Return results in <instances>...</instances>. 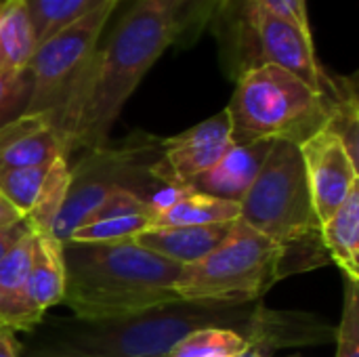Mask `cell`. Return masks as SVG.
<instances>
[{
  "label": "cell",
  "mask_w": 359,
  "mask_h": 357,
  "mask_svg": "<svg viewBox=\"0 0 359 357\" xmlns=\"http://www.w3.org/2000/svg\"><path fill=\"white\" fill-rule=\"evenodd\" d=\"M65 297V261L63 244L50 234H34L29 271L23 284L25 305L40 318L44 311L63 303Z\"/></svg>",
  "instance_id": "cell-15"
},
{
  "label": "cell",
  "mask_w": 359,
  "mask_h": 357,
  "mask_svg": "<svg viewBox=\"0 0 359 357\" xmlns=\"http://www.w3.org/2000/svg\"><path fill=\"white\" fill-rule=\"evenodd\" d=\"M322 244L347 280L359 282V185L343 206L320 225Z\"/></svg>",
  "instance_id": "cell-17"
},
{
  "label": "cell",
  "mask_w": 359,
  "mask_h": 357,
  "mask_svg": "<svg viewBox=\"0 0 359 357\" xmlns=\"http://www.w3.org/2000/svg\"><path fill=\"white\" fill-rule=\"evenodd\" d=\"M255 357H267V356H265L263 351H259V353H257V356H255Z\"/></svg>",
  "instance_id": "cell-33"
},
{
  "label": "cell",
  "mask_w": 359,
  "mask_h": 357,
  "mask_svg": "<svg viewBox=\"0 0 359 357\" xmlns=\"http://www.w3.org/2000/svg\"><path fill=\"white\" fill-rule=\"evenodd\" d=\"M27 4L38 44L50 34L86 15L103 0H23Z\"/></svg>",
  "instance_id": "cell-21"
},
{
  "label": "cell",
  "mask_w": 359,
  "mask_h": 357,
  "mask_svg": "<svg viewBox=\"0 0 359 357\" xmlns=\"http://www.w3.org/2000/svg\"><path fill=\"white\" fill-rule=\"evenodd\" d=\"M160 141L151 135H133L120 147H101L86 151V156L72 166V185L65 204L53 225L50 236L65 244L76 227L101 204L105 196L130 185L154 181L151 166L160 156Z\"/></svg>",
  "instance_id": "cell-9"
},
{
  "label": "cell",
  "mask_w": 359,
  "mask_h": 357,
  "mask_svg": "<svg viewBox=\"0 0 359 357\" xmlns=\"http://www.w3.org/2000/svg\"><path fill=\"white\" fill-rule=\"evenodd\" d=\"M32 231V227H29V223L25 221V217L23 219H19V221H15V223H11V225H6V227H0V261L6 257V252L25 236V234H29Z\"/></svg>",
  "instance_id": "cell-29"
},
{
  "label": "cell",
  "mask_w": 359,
  "mask_h": 357,
  "mask_svg": "<svg viewBox=\"0 0 359 357\" xmlns=\"http://www.w3.org/2000/svg\"><path fill=\"white\" fill-rule=\"evenodd\" d=\"M311 202L320 225L328 221L359 185V166L349 158L341 139L320 130L301 145Z\"/></svg>",
  "instance_id": "cell-11"
},
{
  "label": "cell",
  "mask_w": 359,
  "mask_h": 357,
  "mask_svg": "<svg viewBox=\"0 0 359 357\" xmlns=\"http://www.w3.org/2000/svg\"><path fill=\"white\" fill-rule=\"evenodd\" d=\"M46 168L48 166L0 170V196L25 217L34 206V200L46 175Z\"/></svg>",
  "instance_id": "cell-23"
},
{
  "label": "cell",
  "mask_w": 359,
  "mask_h": 357,
  "mask_svg": "<svg viewBox=\"0 0 359 357\" xmlns=\"http://www.w3.org/2000/svg\"><path fill=\"white\" fill-rule=\"evenodd\" d=\"M156 210H158L156 202H151V200H147L135 191H128V189H116L101 200V204L84 219V223L118 219V217H139V215L154 217Z\"/></svg>",
  "instance_id": "cell-25"
},
{
  "label": "cell",
  "mask_w": 359,
  "mask_h": 357,
  "mask_svg": "<svg viewBox=\"0 0 359 357\" xmlns=\"http://www.w3.org/2000/svg\"><path fill=\"white\" fill-rule=\"evenodd\" d=\"M179 0H135L97 46L86 76L55 120L67 156L107 145L109 133L143 76L172 46Z\"/></svg>",
  "instance_id": "cell-2"
},
{
  "label": "cell",
  "mask_w": 359,
  "mask_h": 357,
  "mask_svg": "<svg viewBox=\"0 0 359 357\" xmlns=\"http://www.w3.org/2000/svg\"><path fill=\"white\" fill-rule=\"evenodd\" d=\"M202 328L236 330L263 351L322 345L337 328L305 311H273L255 303L175 301L116 320H42L19 341V357H166Z\"/></svg>",
  "instance_id": "cell-1"
},
{
  "label": "cell",
  "mask_w": 359,
  "mask_h": 357,
  "mask_svg": "<svg viewBox=\"0 0 359 357\" xmlns=\"http://www.w3.org/2000/svg\"><path fill=\"white\" fill-rule=\"evenodd\" d=\"M240 221L286 250L290 269L294 250H326L313 210L301 147L278 139L240 202Z\"/></svg>",
  "instance_id": "cell-6"
},
{
  "label": "cell",
  "mask_w": 359,
  "mask_h": 357,
  "mask_svg": "<svg viewBox=\"0 0 359 357\" xmlns=\"http://www.w3.org/2000/svg\"><path fill=\"white\" fill-rule=\"evenodd\" d=\"M231 145V122L223 109L185 133L162 139L160 156L149 173L166 189L183 191L194 179L215 168Z\"/></svg>",
  "instance_id": "cell-10"
},
{
  "label": "cell",
  "mask_w": 359,
  "mask_h": 357,
  "mask_svg": "<svg viewBox=\"0 0 359 357\" xmlns=\"http://www.w3.org/2000/svg\"><path fill=\"white\" fill-rule=\"evenodd\" d=\"M38 46L34 23L23 0L0 2V72H25Z\"/></svg>",
  "instance_id": "cell-18"
},
{
  "label": "cell",
  "mask_w": 359,
  "mask_h": 357,
  "mask_svg": "<svg viewBox=\"0 0 359 357\" xmlns=\"http://www.w3.org/2000/svg\"><path fill=\"white\" fill-rule=\"evenodd\" d=\"M240 219V204L202 196L196 191H175L151 217V227H198L233 223Z\"/></svg>",
  "instance_id": "cell-16"
},
{
  "label": "cell",
  "mask_w": 359,
  "mask_h": 357,
  "mask_svg": "<svg viewBox=\"0 0 359 357\" xmlns=\"http://www.w3.org/2000/svg\"><path fill=\"white\" fill-rule=\"evenodd\" d=\"M250 349L261 347L236 330L202 328L181 339L166 357H242Z\"/></svg>",
  "instance_id": "cell-20"
},
{
  "label": "cell",
  "mask_w": 359,
  "mask_h": 357,
  "mask_svg": "<svg viewBox=\"0 0 359 357\" xmlns=\"http://www.w3.org/2000/svg\"><path fill=\"white\" fill-rule=\"evenodd\" d=\"M0 357H19V339L6 326H0Z\"/></svg>",
  "instance_id": "cell-30"
},
{
  "label": "cell",
  "mask_w": 359,
  "mask_h": 357,
  "mask_svg": "<svg viewBox=\"0 0 359 357\" xmlns=\"http://www.w3.org/2000/svg\"><path fill=\"white\" fill-rule=\"evenodd\" d=\"M206 29L215 36L221 67L231 80L263 65H278L330 101L343 90L345 76H332L320 65L313 36L303 34L261 0H221Z\"/></svg>",
  "instance_id": "cell-4"
},
{
  "label": "cell",
  "mask_w": 359,
  "mask_h": 357,
  "mask_svg": "<svg viewBox=\"0 0 359 357\" xmlns=\"http://www.w3.org/2000/svg\"><path fill=\"white\" fill-rule=\"evenodd\" d=\"M122 0H103L86 15L42 40L27 65L32 93L25 114H44L50 124L82 82L101 42L107 19Z\"/></svg>",
  "instance_id": "cell-8"
},
{
  "label": "cell",
  "mask_w": 359,
  "mask_h": 357,
  "mask_svg": "<svg viewBox=\"0 0 359 357\" xmlns=\"http://www.w3.org/2000/svg\"><path fill=\"white\" fill-rule=\"evenodd\" d=\"M259 351H261V349H250L248 353H244V356H242V357H255V356H257V353H259ZM263 353H265V351H263Z\"/></svg>",
  "instance_id": "cell-32"
},
{
  "label": "cell",
  "mask_w": 359,
  "mask_h": 357,
  "mask_svg": "<svg viewBox=\"0 0 359 357\" xmlns=\"http://www.w3.org/2000/svg\"><path fill=\"white\" fill-rule=\"evenodd\" d=\"M233 223L198 227H147L133 242L154 255L187 267L210 255L229 236Z\"/></svg>",
  "instance_id": "cell-14"
},
{
  "label": "cell",
  "mask_w": 359,
  "mask_h": 357,
  "mask_svg": "<svg viewBox=\"0 0 359 357\" xmlns=\"http://www.w3.org/2000/svg\"><path fill=\"white\" fill-rule=\"evenodd\" d=\"M63 303L78 320H116L183 301L175 284L183 265L154 255L133 240L63 244Z\"/></svg>",
  "instance_id": "cell-3"
},
{
  "label": "cell",
  "mask_w": 359,
  "mask_h": 357,
  "mask_svg": "<svg viewBox=\"0 0 359 357\" xmlns=\"http://www.w3.org/2000/svg\"><path fill=\"white\" fill-rule=\"evenodd\" d=\"M273 141H252L231 145L229 151L217 162L215 168L200 175L187 185V191L227 200L240 204L255 183Z\"/></svg>",
  "instance_id": "cell-13"
},
{
  "label": "cell",
  "mask_w": 359,
  "mask_h": 357,
  "mask_svg": "<svg viewBox=\"0 0 359 357\" xmlns=\"http://www.w3.org/2000/svg\"><path fill=\"white\" fill-rule=\"evenodd\" d=\"M269 11L282 15L284 19L292 21L303 34L311 36V25H309V11H307V0H261Z\"/></svg>",
  "instance_id": "cell-28"
},
{
  "label": "cell",
  "mask_w": 359,
  "mask_h": 357,
  "mask_svg": "<svg viewBox=\"0 0 359 357\" xmlns=\"http://www.w3.org/2000/svg\"><path fill=\"white\" fill-rule=\"evenodd\" d=\"M334 339L337 357H359V282L347 280L343 318Z\"/></svg>",
  "instance_id": "cell-27"
},
{
  "label": "cell",
  "mask_w": 359,
  "mask_h": 357,
  "mask_svg": "<svg viewBox=\"0 0 359 357\" xmlns=\"http://www.w3.org/2000/svg\"><path fill=\"white\" fill-rule=\"evenodd\" d=\"M330 99L278 65H263L236 80L225 107L236 145L252 141H292L301 145L326 128Z\"/></svg>",
  "instance_id": "cell-5"
},
{
  "label": "cell",
  "mask_w": 359,
  "mask_h": 357,
  "mask_svg": "<svg viewBox=\"0 0 359 357\" xmlns=\"http://www.w3.org/2000/svg\"><path fill=\"white\" fill-rule=\"evenodd\" d=\"M29 93L32 76L27 69L19 74L0 72V128L25 114Z\"/></svg>",
  "instance_id": "cell-26"
},
{
  "label": "cell",
  "mask_w": 359,
  "mask_h": 357,
  "mask_svg": "<svg viewBox=\"0 0 359 357\" xmlns=\"http://www.w3.org/2000/svg\"><path fill=\"white\" fill-rule=\"evenodd\" d=\"M221 0H179L175 13L172 46L189 48L206 32V25Z\"/></svg>",
  "instance_id": "cell-24"
},
{
  "label": "cell",
  "mask_w": 359,
  "mask_h": 357,
  "mask_svg": "<svg viewBox=\"0 0 359 357\" xmlns=\"http://www.w3.org/2000/svg\"><path fill=\"white\" fill-rule=\"evenodd\" d=\"M151 227V217H118L105 221H93L76 227L67 242L76 244H105V242H124L135 240L141 231Z\"/></svg>",
  "instance_id": "cell-22"
},
{
  "label": "cell",
  "mask_w": 359,
  "mask_h": 357,
  "mask_svg": "<svg viewBox=\"0 0 359 357\" xmlns=\"http://www.w3.org/2000/svg\"><path fill=\"white\" fill-rule=\"evenodd\" d=\"M72 185V166L67 156H59L46 168L44 181L38 189L32 210L25 215L34 234H50L53 225L65 204Z\"/></svg>",
  "instance_id": "cell-19"
},
{
  "label": "cell",
  "mask_w": 359,
  "mask_h": 357,
  "mask_svg": "<svg viewBox=\"0 0 359 357\" xmlns=\"http://www.w3.org/2000/svg\"><path fill=\"white\" fill-rule=\"evenodd\" d=\"M0 2H2V0H0Z\"/></svg>",
  "instance_id": "cell-34"
},
{
  "label": "cell",
  "mask_w": 359,
  "mask_h": 357,
  "mask_svg": "<svg viewBox=\"0 0 359 357\" xmlns=\"http://www.w3.org/2000/svg\"><path fill=\"white\" fill-rule=\"evenodd\" d=\"M19 219H23V215H21L13 204H8V202L0 196V227H6V225L15 223V221H19Z\"/></svg>",
  "instance_id": "cell-31"
},
{
  "label": "cell",
  "mask_w": 359,
  "mask_h": 357,
  "mask_svg": "<svg viewBox=\"0 0 359 357\" xmlns=\"http://www.w3.org/2000/svg\"><path fill=\"white\" fill-rule=\"evenodd\" d=\"M59 156H67L65 145L44 114H23L0 128V170L50 166Z\"/></svg>",
  "instance_id": "cell-12"
},
{
  "label": "cell",
  "mask_w": 359,
  "mask_h": 357,
  "mask_svg": "<svg viewBox=\"0 0 359 357\" xmlns=\"http://www.w3.org/2000/svg\"><path fill=\"white\" fill-rule=\"evenodd\" d=\"M286 276V250L238 219L210 255L183 267L175 292L183 301L255 303Z\"/></svg>",
  "instance_id": "cell-7"
}]
</instances>
